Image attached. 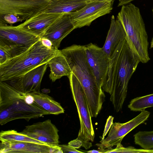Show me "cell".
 Masks as SVG:
<instances>
[{"mask_svg": "<svg viewBox=\"0 0 153 153\" xmlns=\"http://www.w3.org/2000/svg\"><path fill=\"white\" fill-rule=\"evenodd\" d=\"M140 62L126 38L120 43L110 59L102 89L110 95V100L116 112L122 108L129 81Z\"/></svg>", "mask_w": 153, "mask_h": 153, "instance_id": "1", "label": "cell"}, {"mask_svg": "<svg viewBox=\"0 0 153 153\" xmlns=\"http://www.w3.org/2000/svg\"><path fill=\"white\" fill-rule=\"evenodd\" d=\"M83 88L92 117L100 113L105 95L98 85L85 54L84 45H73L60 50Z\"/></svg>", "mask_w": 153, "mask_h": 153, "instance_id": "2", "label": "cell"}, {"mask_svg": "<svg viewBox=\"0 0 153 153\" xmlns=\"http://www.w3.org/2000/svg\"><path fill=\"white\" fill-rule=\"evenodd\" d=\"M32 94L23 93L0 81V125L19 119L28 121L50 114L34 101Z\"/></svg>", "mask_w": 153, "mask_h": 153, "instance_id": "3", "label": "cell"}, {"mask_svg": "<svg viewBox=\"0 0 153 153\" xmlns=\"http://www.w3.org/2000/svg\"><path fill=\"white\" fill-rule=\"evenodd\" d=\"M60 51L58 49L47 48L40 39L24 52L0 65V81L16 79L39 65L48 63Z\"/></svg>", "mask_w": 153, "mask_h": 153, "instance_id": "4", "label": "cell"}, {"mask_svg": "<svg viewBox=\"0 0 153 153\" xmlns=\"http://www.w3.org/2000/svg\"><path fill=\"white\" fill-rule=\"evenodd\" d=\"M117 19L125 30L131 49L143 63L150 59L148 51V37L139 8L131 3L123 5Z\"/></svg>", "mask_w": 153, "mask_h": 153, "instance_id": "5", "label": "cell"}, {"mask_svg": "<svg viewBox=\"0 0 153 153\" xmlns=\"http://www.w3.org/2000/svg\"><path fill=\"white\" fill-rule=\"evenodd\" d=\"M72 97L76 106L80 123L77 138L82 142V146L88 149L92 146L95 133L88 102L81 83L72 72L68 77Z\"/></svg>", "mask_w": 153, "mask_h": 153, "instance_id": "6", "label": "cell"}, {"mask_svg": "<svg viewBox=\"0 0 153 153\" xmlns=\"http://www.w3.org/2000/svg\"><path fill=\"white\" fill-rule=\"evenodd\" d=\"M51 0H0V16L13 14L22 22L42 12Z\"/></svg>", "mask_w": 153, "mask_h": 153, "instance_id": "7", "label": "cell"}, {"mask_svg": "<svg viewBox=\"0 0 153 153\" xmlns=\"http://www.w3.org/2000/svg\"><path fill=\"white\" fill-rule=\"evenodd\" d=\"M129 121L124 123H113L109 131L107 137L95 145L103 149H111L114 146L121 143L124 137L139 125L144 123L149 117L150 113L145 109Z\"/></svg>", "mask_w": 153, "mask_h": 153, "instance_id": "8", "label": "cell"}, {"mask_svg": "<svg viewBox=\"0 0 153 153\" xmlns=\"http://www.w3.org/2000/svg\"><path fill=\"white\" fill-rule=\"evenodd\" d=\"M113 2L91 0L79 10L69 13L76 29L89 26L97 18L110 13Z\"/></svg>", "mask_w": 153, "mask_h": 153, "instance_id": "9", "label": "cell"}, {"mask_svg": "<svg viewBox=\"0 0 153 153\" xmlns=\"http://www.w3.org/2000/svg\"><path fill=\"white\" fill-rule=\"evenodd\" d=\"M88 62L91 67L99 86L102 88L107 73L110 59L102 50L91 43L84 45Z\"/></svg>", "mask_w": 153, "mask_h": 153, "instance_id": "10", "label": "cell"}, {"mask_svg": "<svg viewBox=\"0 0 153 153\" xmlns=\"http://www.w3.org/2000/svg\"><path fill=\"white\" fill-rule=\"evenodd\" d=\"M48 66V63L41 65L21 76L5 82L24 93H40L41 81Z\"/></svg>", "mask_w": 153, "mask_h": 153, "instance_id": "11", "label": "cell"}, {"mask_svg": "<svg viewBox=\"0 0 153 153\" xmlns=\"http://www.w3.org/2000/svg\"><path fill=\"white\" fill-rule=\"evenodd\" d=\"M59 130L50 119L25 126L20 133L47 144L58 145Z\"/></svg>", "mask_w": 153, "mask_h": 153, "instance_id": "12", "label": "cell"}, {"mask_svg": "<svg viewBox=\"0 0 153 153\" xmlns=\"http://www.w3.org/2000/svg\"><path fill=\"white\" fill-rule=\"evenodd\" d=\"M40 39L17 26L0 24V40L6 43L26 50Z\"/></svg>", "mask_w": 153, "mask_h": 153, "instance_id": "13", "label": "cell"}, {"mask_svg": "<svg viewBox=\"0 0 153 153\" xmlns=\"http://www.w3.org/2000/svg\"><path fill=\"white\" fill-rule=\"evenodd\" d=\"M58 145L27 142H1L0 153H63Z\"/></svg>", "mask_w": 153, "mask_h": 153, "instance_id": "14", "label": "cell"}, {"mask_svg": "<svg viewBox=\"0 0 153 153\" xmlns=\"http://www.w3.org/2000/svg\"><path fill=\"white\" fill-rule=\"evenodd\" d=\"M75 29L69 13H63L49 26L41 38L49 39L53 47L58 49L62 40Z\"/></svg>", "mask_w": 153, "mask_h": 153, "instance_id": "15", "label": "cell"}, {"mask_svg": "<svg viewBox=\"0 0 153 153\" xmlns=\"http://www.w3.org/2000/svg\"><path fill=\"white\" fill-rule=\"evenodd\" d=\"M63 13L41 12L17 26L40 39L49 26Z\"/></svg>", "mask_w": 153, "mask_h": 153, "instance_id": "16", "label": "cell"}, {"mask_svg": "<svg viewBox=\"0 0 153 153\" xmlns=\"http://www.w3.org/2000/svg\"><path fill=\"white\" fill-rule=\"evenodd\" d=\"M126 37L124 28L120 22L112 16L110 28L105 43L102 48L110 59L115 52L120 43Z\"/></svg>", "mask_w": 153, "mask_h": 153, "instance_id": "17", "label": "cell"}, {"mask_svg": "<svg viewBox=\"0 0 153 153\" xmlns=\"http://www.w3.org/2000/svg\"><path fill=\"white\" fill-rule=\"evenodd\" d=\"M91 0H51L47 7L42 12L69 13L76 11Z\"/></svg>", "mask_w": 153, "mask_h": 153, "instance_id": "18", "label": "cell"}, {"mask_svg": "<svg viewBox=\"0 0 153 153\" xmlns=\"http://www.w3.org/2000/svg\"><path fill=\"white\" fill-rule=\"evenodd\" d=\"M48 65L50 69L49 77L53 82L63 76L68 77L72 72L67 59L60 51L49 60Z\"/></svg>", "mask_w": 153, "mask_h": 153, "instance_id": "19", "label": "cell"}, {"mask_svg": "<svg viewBox=\"0 0 153 153\" xmlns=\"http://www.w3.org/2000/svg\"><path fill=\"white\" fill-rule=\"evenodd\" d=\"M32 94L34 101L50 114L57 115L64 113L65 110L60 104L48 95L41 92Z\"/></svg>", "mask_w": 153, "mask_h": 153, "instance_id": "20", "label": "cell"}, {"mask_svg": "<svg viewBox=\"0 0 153 153\" xmlns=\"http://www.w3.org/2000/svg\"><path fill=\"white\" fill-rule=\"evenodd\" d=\"M0 140L1 142H27L47 144L14 130L1 131L0 133Z\"/></svg>", "mask_w": 153, "mask_h": 153, "instance_id": "21", "label": "cell"}, {"mask_svg": "<svg viewBox=\"0 0 153 153\" xmlns=\"http://www.w3.org/2000/svg\"><path fill=\"white\" fill-rule=\"evenodd\" d=\"M153 107V94L137 97L132 99L128 107L133 111H141L145 109Z\"/></svg>", "mask_w": 153, "mask_h": 153, "instance_id": "22", "label": "cell"}, {"mask_svg": "<svg viewBox=\"0 0 153 153\" xmlns=\"http://www.w3.org/2000/svg\"><path fill=\"white\" fill-rule=\"evenodd\" d=\"M134 142L142 149H153V131H139L134 135Z\"/></svg>", "mask_w": 153, "mask_h": 153, "instance_id": "23", "label": "cell"}, {"mask_svg": "<svg viewBox=\"0 0 153 153\" xmlns=\"http://www.w3.org/2000/svg\"><path fill=\"white\" fill-rule=\"evenodd\" d=\"M19 55V53L14 46L0 40V65Z\"/></svg>", "mask_w": 153, "mask_h": 153, "instance_id": "24", "label": "cell"}, {"mask_svg": "<svg viewBox=\"0 0 153 153\" xmlns=\"http://www.w3.org/2000/svg\"><path fill=\"white\" fill-rule=\"evenodd\" d=\"M103 153H153V149H137L132 146L124 147L121 143L118 144L115 149H102Z\"/></svg>", "mask_w": 153, "mask_h": 153, "instance_id": "25", "label": "cell"}, {"mask_svg": "<svg viewBox=\"0 0 153 153\" xmlns=\"http://www.w3.org/2000/svg\"><path fill=\"white\" fill-rule=\"evenodd\" d=\"M2 19H0V24H6L9 23L13 24L16 22H21L20 19L17 16L12 14H7L0 16Z\"/></svg>", "mask_w": 153, "mask_h": 153, "instance_id": "26", "label": "cell"}, {"mask_svg": "<svg viewBox=\"0 0 153 153\" xmlns=\"http://www.w3.org/2000/svg\"><path fill=\"white\" fill-rule=\"evenodd\" d=\"M114 117L111 115L109 116L107 119L102 137V140L105 138V136L109 131L114 123Z\"/></svg>", "mask_w": 153, "mask_h": 153, "instance_id": "27", "label": "cell"}, {"mask_svg": "<svg viewBox=\"0 0 153 153\" xmlns=\"http://www.w3.org/2000/svg\"><path fill=\"white\" fill-rule=\"evenodd\" d=\"M61 148L63 153H83V152L78 150L69 146L68 145H58Z\"/></svg>", "mask_w": 153, "mask_h": 153, "instance_id": "28", "label": "cell"}, {"mask_svg": "<svg viewBox=\"0 0 153 153\" xmlns=\"http://www.w3.org/2000/svg\"><path fill=\"white\" fill-rule=\"evenodd\" d=\"M68 145L74 149H79L82 146V142L77 138L68 142Z\"/></svg>", "mask_w": 153, "mask_h": 153, "instance_id": "29", "label": "cell"}, {"mask_svg": "<svg viewBox=\"0 0 153 153\" xmlns=\"http://www.w3.org/2000/svg\"><path fill=\"white\" fill-rule=\"evenodd\" d=\"M40 39L42 44L47 48L49 49L55 48L53 47L52 42L49 39L45 38H42Z\"/></svg>", "mask_w": 153, "mask_h": 153, "instance_id": "30", "label": "cell"}, {"mask_svg": "<svg viewBox=\"0 0 153 153\" xmlns=\"http://www.w3.org/2000/svg\"><path fill=\"white\" fill-rule=\"evenodd\" d=\"M135 0H119L118 7L125 5Z\"/></svg>", "mask_w": 153, "mask_h": 153, "instance_id": "31", "label": "cell"}, {"mask_svg": "<svg viewBox=\"0 0 153 153\" xmlns=\"http://www.w3.org/2000/svg\"><path fill=\"white\" fill-rule=\"evenodd\" d=\"M88 153H102V152L98 150H93L88 151L87 152Z\"/></svg>", "mask_w": 153, "mask_h": 153, "instance_id": "32", "label": "cell"}, {"mask_svg": "<svg viewBox=\"0 0 153 153\" xmlns=\"http://www.w3.org/2000/svg\"><path fill=\"white\" fill-rule=\"evenodd\" d=\"M93 1H107L110 2H112L114 0H92Z\"/></svg>", "mask_w": 153, "mask_h": 153, "instance_id": "33", "label": "cell"}, {"mask_svg": "<svg viewBox=\"0 0 153 153\" xmlns=\"http://www.w3.org/2000/svg\"><path fill=\"white\" fill-rule=\"evenodd\" d=\"M152 14L153 16V7L152 9ZM153 47V37L152 38V40L151 42V48H152Z\"/></svg>", "mask_w": 153, "mask_h": 153, "instance_id": "34", "label": "cell"}]
</instances>
